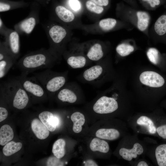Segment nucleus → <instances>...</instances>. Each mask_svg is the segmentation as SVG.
Returning a JSON list of instances; mask_svg holds the SVG:
<instances>
[{
  "label": "nucleus",
  "mask_w": 166,
  "mask_h": 166,
  "mask_svg": "<svg viewBox=\"0 0 166 166\" xmlns=\"http://www.w3.org/2000/svg\"><path fill=\"white\" fill-rule=\"evenodd\" d=\"M10 29L7 28L4 23L2 19L0 18V33L4 36H6Z\"/></svg>",
  "instance_id": "4c0bfd02"
},
{
  "label": "nucleus",
  "mask_w": 166,
  "mask_h": 166,
  "mask_svg": "<svg viewBox=\"0 0 166 166\" xmlns=\"http://www.w3.org/2000/svg\"><path fill=\"white\" fill-rule=\"evenodd\" d=\"M38 117L49 131L53 132L55 130L57 126L54 116L51 112L48 111H43L39 114Z\"/></svg>",
  "instance_id": "dca6fc26"
},
{
  "label": "nucleus",
  "mask_w": 166,
  "mask_h": 166,
  "mask_svg": "<svg viewBox=\"0 0 166 166\" xmlns=\"http://www.w3.org/2000/svg\"><path fill=\"white\" fill-rule=\"evenodd\" d=\"M86 6L87 9L90 12L100 14L104 10L102 6H99L90 0H88L86 2Z\"/></svg>",
  "instance_id": "473e14b6"
},
{
  "label": "nucleus",
  "mask_w": 166,
  "mask_h": 166,
  "mask_svg": "<svg viewBox=\"0 0 166 166\" xmlns=\"http://www.w3.org/2000/svg\"><path fill=\"white\" fill-rule=\"evenodd\" d=\"M155 156L159 166H166V144L159 145L156 148Z\"/></svg>",
  "instance_id": "bb28decb"
},
{
  "label": "nucleus",
  "mask_w": 166,
  "mask_h": 166,
  "mask_svg": "<svg viewBox=\"0 0 166 166\" xmlns=\"http://www.w3.org/2000/svg\"><path fill=\"white\" fill-rule=\"evenodd\" d=\"M103 71V68L101 65H95L85 70L83 77L87 81H93L100 77Z\"/></svg>",
  "instance_id": "f3484780"
},
{
  "label": "nucleus",
  "mask_w": 166,
  "mask_h": 166,
  "mask_svg": "<svg viewBox=\"0 0 166 166\" xmlns=\"http://www.w3.org/2000/svg\"><path fill=\"white\" fill-rule=\"evenodd\" d=\"M131 6L135 8L137 6L136 0H124Z\"/></svg>",
  "instance_id": "79ce46f5"
},
{
  "label": "nucleus",
  "mask_w": 166,
  "mask_h": 166,
  "mask_svg": "<svg viewBox=\"0 0 166 166\" xmlns=\"http://www.w3.org/2000/svg\"><path fill=\"white\" fill-rule=\"evenodd\" d=\"M0 91L6 97L12 100V106L14 108L22 110L28 105L30 96L16 77L1 84Z\"/></svg>",
  "instance_id": "f03ea898"
},
{
  "label": "nucleus",
  "mask_w": 166,
  "mask_h": 166,
  "mask_svg": "<svg viewBox=\"0 0 166 166\" xmlns=\"http://www.w3.org/2000/svg\"><path fill=\"white\" fill-rule=\"evenodd\" d=\"M156 131L160 136L164 139H166V124L158 127Z\"/></svg>",
  "instance_id": "e433bc0d"
},
{
  "label": "nucleus",
  "mask_w": 166,
  "mask_h": 166,
  "mask_svg": "<svg viewBox=\"0 0 166 166\" xmlns=\"http://www.w3.org/2000/svg\"><path fill=\"white\" fill-rule=\"evenodd\" d=\"M91 150L93 151H99L106 153L108 152L109 149V145L105 141L97 138H93L90 144Z\"/></svg>",
  "instance_id": "6ab92c4d"
},
{
  "label": "nucleus",
  "mask_w": 166,
  "mask_h": 166,
  "mask_svg": "<svg viewBox=\"0 0 166 166\" xmlns=\"http://www.w3.org/2000/svg\"><path fill=\"white\" fill-rule=\"evenodd\" d=\"M85 166H97L98 165L93 160H86L85 163Z\"/></svg>",
  "instance_id": "a19ab883"
},
{
  "label": "nucleus",
  "mask_w": 166,
  "mask_h": 166,
  "mask_svg": "<svg viewBox=\"0 0 166 166\" xmlns=\"http://www.w3.org/2000/svg\"><path fill=\"white\" fill-rule=\"evenodd\" d=\"M8 112L6 108L1 106L0 107V122L5 120L8 115Z\"/></svg>",
  "instance_id": "58836bf2"
},
{
  "label": "nucleus",
  "mask_w": 166,
  "mask_h": 166,
  "mask_svg": "<svg viewBox=\"0 0 166 166\" xmlns=\"http://www.w3.org/2000/svg\"><path fill=\"white\" fill-rule=\"evenodd\" d=\"M124 18L127 23L148 35L151 16L147 11L138 10L129 6H124Z\"/></svg>",
  "instance_id": "39448f33"
},
{
  "label": "nucleus",
  "mask_w": 166,
  "mask_h": 166,
  "mask_svg": "<svg viewBox=\"0 0 166 166\" xmlns=\"http://www.w3.org/2000/svg\"><path fill=\"white\" fill-rule=\"evenodd\" d=\"M138 166H148L147 163L144 161L140 162L137 165Z\"/></svg>",
  "instance_id": "37998d69"
},
{
  "label": "nucleus",
  "mask_w": 166,
  "mask_h": 166,
  "mask_svg": "<svg viewBox=\"0 0 166 166\" xmlns=\"http://www.w3.org/2000/svg\"><path fill=\"white\" fill-rule=\"evenodd\" d=\"M10 56H12L9 51L5 41H0V61Z\"/></svg>",
  "instance_id": "72a5a7b5"
},
{
  "label": "nucleus",
  "mask_w": 166,
  "mask_h": 166,
  "mask_svg": "<svg viewBox=\"0 0 166 166\" xmlns=\"http://www.w3.org/2000/svg\"><path fill=\"white\" fill-rule=\"evenodd\" d=\"M143 149L141 144L138 143H135L131 149L122 148L119 150L120 155L124 160L131 161L132 158H135L137 155L142 154Z\"/></svg>",
  "instance_id": "4468645a"
},
{
  "label": "nucleus",
  "mask_w": 166,
  "mask_h": 166,
  "mask_svg": "<svg viewBox=\"0 0 166 166\" xmlns=\"http://www.w3.org/2000/svg\"><path fill=\"white\" fill-rule=\"evenodd\" d=\"M104 53L101 45L96 43L92 46L87 53V56L90 60L97 61L102 58Z\"/></svg>",
  "instance_id": "4be33fe9"
},
{
  "label": "nucleus",
  "mask_w": 166,
  "mask_h": 166,
  "mask_svg": "<svg viewBox=\"0 0 166 166\" xmlns=\"http://www.w3.org/2000/svg\"><path fill=\"white\" fill-rule=\"evenodd\" d=\"M58 57L49 48H42L25 55L16 63V66L22 73L28 75L38 69H50L55 63Z\"/></svg>",
  "instance_id": "f257e3e1"
},
{
  "label": "nucleus",
  "mask_w": 166,
  "mask_h": 166,
  "mask_svg": "<svg viewBox=\"0 0 166 166\" xmlns=\"http://www.w3.org/2000/svg\"><path fill=\"white\" fill-rule=\"evenodd\" d=\"M14 133L12 128L8 124L2 126L0 129V144L3 146L12 140Z\"/></svg>",
  "instance_id": "aec40b11"
},
{
  "label": "nucleus",
  "mask_w": 166,
  "mask_h": 166,
  "mask_svg": "<svg viewBox=\"0 0 166 166\" xmlns=\"http://www.w3.org/2000/svg\"><path fill=\"white\" fill-rule=\"evenodd\" d=\"M71 119L73 122V131L76 133H79L82 130V126L85 122V117L83 114L79 112L73 113L71 116Z\"/></svg>",
  "instance_id": "412c9836"
},
{
  "label": "nucleus",
  "mask_w": 166,
  "mask_h": 166,
  "mask_svg": "<svg viewBox=\"0 0 166 166\" xmlns=\"http://www.w3.org/2000/svg\"><path fill=\"white\" fill-rule=\"evenodd\" d=\"M146 9L154 10L160 6L166 5V0H139Z\"/></svg>",
  "instance_id": "c85d7f7f"
},
{
  "label": "nucleus",
  "mask_w": 166,
  "mask_h": 166,
  "mask_svg": "<svg viewBox=\"0 0 166 166\" xmlns=\"http://www.w3.org/2000/svg\"><path fill=\"white\" fill-rule=\"evenodd\" d=\"M55 14L61 21L65 23H69L74 19V14L65 7L58 5L55 9Z\"/></svg>",
  "instance_id": "2eb2a0df"
},
{
  "label": "nucleus",
  "mask_w": 166,
  "mask_h": 166,
  "mask_svg": "<svg viewBox=\"0 0 166 166\" xmlns=\"http://www.w3.org/2000/svg\"></svg>",
  "instance_id": "c03bdc74"
},
{
  "label": "nucleus",
  "mask_w": 166,
  "mask_h": 166,
  "mask_svg": "<svg viewBox=\"0 0 166 166\" xmlns=\"http://www.w3.org/2000/svg\"><path fill=\"white\" fill-rule=\"evenodd\" d=\"M16 77L30 97L41 99L46 96V91L34 76L28 77L27 75L22 73Z\"/></svg>",
  "instance_id": "423d86ee"
},
{
  "label": "nucleus",
  "mask_w": 166,
  "mask_h": 166,
  "mask_svg": "<svg viewBox=\"0 0 166 166\" xmlns=\"http://www.w3.org/2000/svg\"><path fill=\"white\" fill-rule=\"evenodd\" d=\"M46 164V165L48 166H63L64 164L60 160V158L54 156H51L48 158Z\"/></svg>",
  "instance_id": "f704fd0d"
},
{
  "label": "nucleus",
  "mask_w": 166,
  "mask_h": 166,
  "mask_svg": "<svg viewBox=\"0 0 166 166\" xmlns=\"http://www.w3.org/2000/svg\"><path fill=\"white\" fill-rule=\"evenodd\" d=\"M97 5L102 6H107L109 2V0H90Z\"/></svg>",
  "instance_id": "ea45409f"
},
{
  "label": "nucleus",
  "mask_w": 166,
  "mask_h": 166,
  "mask_svg": "<svg viewBox=\"0 0 166 166\" xmlns=\"http://www.w3.org/2000/svg\"><path fill=\"white\" fill-rule=\"evenodd\" d=\"M137 123L139 125L145 126L149 132L151 134H154L156 132V129L153 122L147 117H140L137 119Z\"/></svg>",
  "instance_id": "cd10ccee"
},
{
  "label": "nucleus",
  "mask_w": 166,
  "mask_h": 166,
  "mask_svg": "<svg viewBox=\"0 0 166 166\" xmlns=\"http://www.w3.org/2000/svg\"><path fill=\"white\" fill-rule=\"evenodd\" d=\"M49 42V48L58 55L63 49L62 44L67 35L66 29L63 27L47 21L42 24Z\"/></svg>",
  "instance_id": "20e7f679"
},
{
  "label": "nucleus",
  "mask_w": 166,
  "mask_h": 166,
  "mask_svg": "<svg viewBox=\"0 0 166 166\" xmlns=\"http://www.w3.org/2000/svg\"><path fill=\"white\" fill-rule=\"evenodd\" d=\"M140 80L143 84L152 87H159L162 86L164 80L159 74L152 71H146L140 75Z\"/></svg>",
  "instance_id": "9d476101"
},
{
  "label": "nucleus",
  "mask_w": 166,
  "mask_h": 166,
  "mask_svg": "<svg viewBox=\"0 0 166 166\" xmlns=\"http://www.w3.org/2000/svg\"><path fill=\"white\" fill-rule=\"evenodd\" d=\"M118 108V103L114 98L105 96L100 98L93 106V111L101 114L112 113Z\"/></svg>",
  "instance_id": "1a4fd4ad"
},
{
  "label": "nucleus",
  "mask_w": 166,
  "mask_h": 166,
  "mask_svg": "<svg viewBox=\"0 0 166 166\" xmlns=\"http://www.w3.org/2000/svg\"><path fill=\"white\" fill-rule=\"evenodd\" d=\"M68 65L73 69L83 68L86 64V58L82 56H70L66 57Z\"/></svg>",
  "instance_id": "5701e85b"
},
{
  "label": "nucleus",
  "mask_w": 166,
  "mask_h": 166,
  "mask_svg": "<svg viewBox=\"0 0 166 166\" xmlns=\"http://www.w3.org/2000/svg\"><path fill=\"white\" fill-rule=\"evenodd\" d=\"M154 39L166 42V11L156 20L152 27Z\"/></svg>",
  "instance_id": "9b49d317"
},
{
  "label": "nucleus",
  "mask_w": 166,
  "mask_h": 166,
  "mask_svg": "<svg viewBox=\"0 0 166 166\" xmlns=\"http://www.w3.org/2000/svg\"><path fill=\"white\" fill-rule=\"evenodd\" d=\"M19 34L14 30L10 29L5 37L6 46L16 63L20 55Z\"/></svg>",
  "instance_id": "6e6552de"
},
{
  "label": "nucleus",
  "mask_w": 166,
  "mask_h": 166,
  "mask_svg": "<svg viewBox=\"0 0 166 166\" xmlns=\"http://www.w3.org/2000/svg\"><path fill=\"white\" fill-rule=\"evenodd\" d=\"M67 73L54 72L50 69L34 73V76L43 87L48 94L57 93L66 84Z\"/></svg>",
  "instance_id": "7ed1b4c3"
},
{
  "label": "nucleus",
  "mask_w": 166,
  "mask_h": 166,
  "mask_svg": "<svg viewBox=\"0 0 166 166\" xmlns=\"http://www.w3.org/2000/svg\"><path fill=\"white\" fill-rule=\"evenodd\" d=\"M13 57L9 56L0 61V78L3 77L10 69L15 64Z\"/></svg>",
  "instance_id": "b1692460"
},
{
  "label": "nucleus",
  "mask_w": 166,
  "mask_h": 166,
  "mask_svg": "<svg viewBox=\"0 0 166 166\" xmlns=\"http://www.w3.org/2000/svg\"><path fill=\"white\" fill-rule=\"evenodd\" d=\"M69 4L71 8L74 11H78L81 8L80 3L78 0H69Z\"/></svg>",
  "instance_id": "c9c22d12"
},
{
  "label": "nucleus",
  "mask_w": 166,
  "mask_h": 166,
  "mask_svg": "<svg viewBox=\"0 0 166 166\" xmlns=\"http://www.w3.org/2000/svg\"><path fill=\"white\" fill-rule=\"evenodd\" d=\"M65 142L63 139H60L57 140L53 146L52 151L54 155L60 159L63 157L65 154Z\"/></svg>",
  "instance_id": "393cba45"
},
{
  "label": "nucleus",
  "mask_w": 166,
  "mask_h": 166,
  "mask_svg": "<svg viewBox=\"0 0 166 166\" xmlns=\"http://www.w3.org/2000/svg\"><path fill=\"white\" fill-rule=\"evenodd\" d=\"M97 137L101 139L113 140L118 138L120 136L119 131L114 128H101L96 132Z\"/></svg>",
  "instance_id": "a211bd4d"
},
{
  "label": "nucleus",
  "mask_w": 166,
  "mask_h": 166,
  "mask_svg": "<svg viewBox=\"0 0 166 166\" xmlns=\"http://www.w3.org/2000/svg\"><path fill=\"white\" fill-rule=\"evenodd\" d=\"M117 23L116 19L108 18L102 19L99 22V26L101 28L105 31H110L114 28Z\"/></svg>",
  "instance_id": "7c9ffc66"
},
{
  "label": "nucleus",
  "mask_w": 166,
  "mask_h": 166,
  "mask_svg": "<svg viewBox=\"0 0 166 166\" xmlns=\"http://www.w3.org/2000/svg\"><path fill=\"white\" fill-rule=\"evenodd\" d=\"M134 50V46L127 42L121 43L118 45L116 48L117 53L122 57L128 55Z\"/></svg>",
  "instance_id": "c756f323"
},
{
  "label": "nucleus",
  "mask_w": 166,
  "mask_h": 166,
  "mask_svg": "<svg viewBox=\"0 0 166 166\" xmlns=\"http://www.w3.org/2000/svg\"><path fill=\"white\" fill-rule=\"evenodd\" d=\"M32 130L38 139L44 140L49 135V130L40 120L34 118L31 123Z\"/></svg>",
  "instance_id": "ddd939ff"
},
{
  "label": "nucleus",
  "mask_w": 166,
  "mask_h": 166,
  "mask_svg": "<svg viewBox=\"0 0 166 166\" xmlns=\"http://www.w3.org/2000/svg\"><path fill=\"white\" fill-rule=\"evenodd\" d=\"M39 21L38 12L32 11L25 19L15 24L14 29L19 34L28 35L32 32Z\"/></svg>",
  "instance_id": "0eeeda50"
},
{
  "label": "nucleus",
  "mask_w": 166,
  "mask_h": 166,
  "mask_svg": "<svg viewBox=\"0 0 166 166\" xmlns=\"http://www.w3.org/2000/svg\"><path fill=\"white\" fill-rule=\"evenodd\" d=\"M22 147V144L21 142L14 141L9 142L3 147V152L5 156H9L19 151Z\"/></svg>",
  "instance_id": "a878e982"
},
{
  "label": "nucleus",
  "mask_w": 166,
  "mask_h": 166,
  "mask_svg": "<svg viewBox=\"0 0 166 166\" xmlns=\"http://www.w3.org/2000/svg\"><path fill=\"white\" fill-rule=\"evenodd\" d=\"M72 86L66 84L57 93V98L63 102L70 103L75 102L77 97Z\"/></svg>",
  "instance_id": "f8f14e48"
},
{
  "label": "nucleus",
  "mask_w": 166,
  "mask_h": 166,
  "mask_svg": "<svg viewBox=\"0 0 166 166\" xmlns=\"http://www.w3.org/2000/svg\"><path fill=\"white\" fill-rule=\"evenodd\" d=\"M147 55L149 61L155 64L158 63L161 57L158 50L154 48H149L147 51Z\"/></svg>",
  "instance_id": "2f4dec72"
}]
</instances>
